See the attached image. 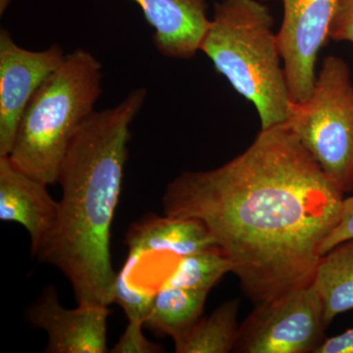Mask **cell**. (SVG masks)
Here are the masks:
<instances>
[{
  "label": "cell",
  "mask_w": 353,
  "mask_h": 353,
  "mask_svg": "<svg viewBox=\"0 0 353 353\" xmlns=\"http://www.w3.org/2000/svg\"><path fill=\"white\" fill-rule=\"evenodd\" d=\"M345 194L285 123L209 171L167 185L166 215L201 221L254 305L312 284Z\"/></svg>",
  "instance_id": "obj_1"
},
{
  "label": "cell",
  "mask_w": 353,
  "mask_h": 353,
  "mask_svg": "<svg viewBox=\"0 0 353 353\" xmlns=\"http://www.w3.org/2000/svg\"><path fill=\"white\" fill-rule=\"evenodd\" d=\"M146 95L145 88H136L115 108L90 114L60 167L57 223L34 256L64 274L78 304L113 303L111 226L122 192L130 127Z\"/></svg>",
  "instance_id": "obj_2"
},
{
  "label": "cell",
  "mask_w": 353,
  "mask_h": 353,
  "mask_svg": "<svg viewBox=\"0 0 353 353\" xmlns=\"http://www.w3.org/2000/svg\"><path fill=\"white\" fill-rule=\"evenodd\" d=\"M273 27L270 11L256 0H223L199 50L254 105L261 129L285 123L292 101Z\"/></svg>",
  "instance_id": "obj_3"
},
{
  "label": "cell",
  "mask_w": 353,
  "mask_h": 353,
  "mask_svg": "<svg viewBox=\"0 0 353 353\" xmlns=\"http://www.w3.org/2000/svg\"><path fill=\"white\" fill-rule=\"evenodd\" d=\"M101 64L88 51L76 50L39 88L18 126L9 159L46 185L57 183L74 134L101 97Z\"/></svg>",
  "instance_id": "obj_4"
},
{
  "label": "cell",
  "mask_w": 353,
  "mask_h": 353,
  "mask_svg": "<svg viewBox=\"0 0 353 353\" xmlns=\"http://www.w3.org/2000/svg\"><path fill=\"white\" fill-rule=\"evenodd\" d=\"M343 194L353 192V83L345 60H323L307 99L290 101L285 121Z\"/></svg>",
  "instance_id": "obj_5"
},
{
  "label": "cell",
  "mask_w": 353,
  "mask_h": 353,
  "mask_svg": "<svg viewBox=\"0 0 353 353\" xmlns=\"http://www.w3.org/2000/svg\"><path fill=\"white\" fill-rule=\"evenodd\" d=\"M327 327L321 296L311 284L255 305L240 326L234 352L314 353Z\"/></svg>",
  "instance_id": "obj_6"
},
{
  "label": "cell",
  "mask_w": 353,
  "mask_h": 353,
  "mask_svg": "<svg viewBox=\"0 0 353 353\" xmlns=\"http://www.w3.org/2000/svg\"><path fill=\"white\" fill-rule=\"evenodd\" d=\"M284 19L277 34L290 99L305 101L316 81L318 54L330 39L338 0H280Z\"/></svg>",
  "instance_id": "obj_7"
},
{
  "label": "cell",
  "mask_w": 353,
  "mask_h": 353,
  "mask_svg": "<svg viewBox=\"0 0 353 353\" xmlns=\"http://www.w3.org/2000/svg\"><path fill=\"white\" fill-rule=\"evenodd\" d=\"M65 57L58 44L41 51L25 50L6 29L0 30V157L10 154L28 104Z\"/></svg>",
  "instance_id": "obj_8"
},
{
  "label": "cell",
  "mask_w": 353,
  "mask_h": 353,
  "mask_svg": "<svg viewBox=\"0 0 353 353\" xmlns=\"http://www.w3.org/2000/svg\"><path fill=\"white\" fill-rule=\"evenodd\" d=\"M108 306L101 304L65 308L53 285L46 288L28 311L32 326L48 334V353L108 352Z\"/></svg>",
  "instance_id": "obj_9"
},
{
  "label": "cell",
  "mask_w": 353,
  "mask_h": 353,
  "mask_svg": "<svg viewBox=\"0 0 353 353\" xmlns=\"http://www.w3.org/2000/svg\"><path fill=\"white\" fill-rule=\"evenodd\" d=\"M48 185L16 168L8 157H0V220L22 225L31 238L32 255L54 227L59 202Z\"/></svg>",
  "instance_id": "obj_10"
},
{
  "label": "cell",
  "mask_w": 353,
  "mask_h": 353,
  "mask_svg": "<svg viewBox=\"0 0 353 353\" xmlns=\"http://www.w3.org/2000/svg\"><path fill=\"white\" fill-rule=\"evenodd\" d=\"M153 29L152 41L165 57L190 59L201 50L210 21L205 0H132Z\"/></svg>",
  "instance_id": "obj_11"
},
{
  "label": "cell",
  "mask_w": 353,
  "mask_h": 353,
  "mask_svg": "<svg viewBox=\"0 0 353 353\" xmlns=\"http://www.w3.org/2000/svg\"><path fill=\"white\" fill-rule=\"evenodd\" d=\"M129 252L143 259L152 253H168L180 259L218 248L208 227L194 218L146 216L128 232Z\"/></svg>",
  "instance_id": "obj_12"
},
{
  "label": "cell",
  "mask_w": 353,
  "mask_h": 353,
  "mask_svg": "<svg viewBox=\"0 0 353 353\" xmlns=\"http://www.w3.org/2000/svg\"><path fill=\"white\" fill-rule=\"evenodd\" d=\"M209 292L161 285L145 322L158 336H170L173 341L189 331L202 317Z\"/></svg>",
  "instance_id": "obj_13"
},
{
  "label": "cell",
  "mask_w": 353,
  "mask_h": 353,
  "mask_svg": "<svg viewBox=\"0 0 353 353\" xmlns=\"http://www.w3.org/2000/svg\"><path fill=\"white\" fill-rule=\"evenodd\" d=\"M325 306L328 326L336 316L353 309V239L323 255L312 283Z\"/></svg>",
  "instance_id": "obj_14"
},
{
  "label": "cell",
  "mask_w": 353,
  "mask_h": 353,
  "mask_svg": "<svg viewBox=\"0 0 353 353\" xmlns=\"http://www.w3.org/2000/svg\"><path fill=\"white\" fill-rule=\"evenodd\" d=\"M240 301L221 304L208 317H201L183 336L174 341L176 353H228L234 352L239 338Z\"/></svg>",
  "instance_id": "obj_15"
},
{
  "label": "cell",
  "mask_w": 353,
  "mask_h": 353,
  "mask_svg": "<svg viewBox=\"0 0 353 353\" xmlns=\"http://www.w3.org/2000/svg\"><path fill=\"white\" fill-rule=\"evenodd\" d=\"M233 265L219 248L194 253L178 259L175 269L161 285L209 292Z\"/></svg>",
  "instance_id": "obj_16"
},
{
  "label": "cell",
  "mask_w": 353,
  "mask_h": 353,
  "mask_svg": "<svg viewBox=\"0 0 353 353\" xmlns=\"http://www.w3.org/2000/svg\"><path fill=\"white\" fill-rule=\"evenodd\" d=\"M143 257L129 252L124 266L116 274L113 287V303L119 304L129 322L143 323L152 310L157 290L141 287L132 279V273Z\"/></svg>",
  "instance_id": "obj_17"
},
{
  "label": "cell",
  "mask_w": 353,
  "mask_h": 353,
  "mask_svg": "<svg viewBox=\"0 0 353 353\" xmlns=\"http://www.w3.org/2000/svg\"><path fill=\"white\" fill-rule=\"evenodd\" d=\"M143 323L129 322L124 334L114 345L113 353H157L163 352V347L148 341L143 333Z\"/></svg>",
  "instance_id": "obj_18"
},
{
  "label": "cell",
  "mask_w": 353,
  "mask_h": 353,
  "mask_svg": "<svg viewBox=\"0 0 353 353\" xmlns=\"http://www.w3.org/2000/svg\"><path fill=\"white\" fill-rule=\"evenodd\" d=\"M330 39L353 44V0H338L330 27Z\"/></svg>",
  "instance_id": "obj_19"
},
{
  "label": "cell",
  "mask_w": 353,
  "mask_h": 353,
  "mask_svg": "<svg viewBox=\"0 0 353 353\" xmlns=\"http://www.w3.org/2000/svg\"><path fill=\"white\" fill-rule=\"evenodd\" d=\"M353 239V194L343 199L340 221L323 243L322 255L326 254L343 241Z\"/></svg>",
  "instance_id": "obj_20"
},
{
  "label": "cell",
  "mask_w": 353,
  "mask_h": 353,
  "mask_svg": "<svg viewBox=\"0 0 353 353\" xmlns=\"http://www.w3.org/2000/svg\"><path fill=\"white\" fill-rule=\"evenodd\" d=\"M314 353H353V328L326 339Z\"/></svg>",
  "instance_id": "obj_21"
},
{
  "label": "cell",
  "mask_w": 353,
  "mask_h": 353,
  "mask_svg": "<svg viewBox=\"0 0 353 353\" xmlns=\"http://www.w3.org/2000/svg\"><path fill=\"white\" fill-rule=\"evenodd\" d=\"M12 0H0V15H3L7 7L11 3Z\"/></svg>",
  "instance_id": "obj_22"
}]
</instances>
